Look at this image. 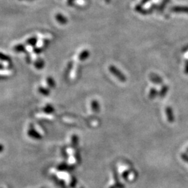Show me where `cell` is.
<instances>
[{
  "label": "cell",
  "mask_w": 188,
  "mask_h": 188,
  "mask_svg": "<svg viewBox=\"0 0 188 188\" xmlns=\"http://www.w3.org/2000/svg\"><path fill=\"white\" fill-rule=\"evenodd\" d=\"M170 11L178 13H188V6H173L170 9Z\"/></svg>",
  "instance_id": "2"
},
{
  "label": "cell",
  "mask_w": 188,
  "mask_h": 188,
  "mask_svg": "<svg viewBox=\"0 0 188 188\" xmlns=\"http://www.w3.org/2000/svg\"><path fill=\"white\" fill-rule=\"evenodd\" d=\"M165 113H166L167 115V121H169V123H174V111H173V109L171 108V107H167L166 109H165Z\"/></svg>",
  "instance_id": "3"
},
{
  "label": "cell",
  "mask_w": 188,
  "mask_h": 188,
  "mask_svg": "<svg viewBox=\"0 0 188 188\" xmlns=\"http://www.w3.org/2000/svg\"><path fill=\"white\" fill-rule=\"evenodd\" d=\"M180 157H181L182 160L185 162H187V163L188 164V154L187 153H182L181 155H180Z\"/></svg>",
  "instance_id": "12"
},
{
  "label": "cell",
  "mask_w": 188,
  "mask_h": 188,
  "mask_svg": "<svg viewBox=\"0 0 188 188\" xmlns=\"http://www.w3.org/2000/svg\"><path fill=\"white\" fill-rule=\"evenodd\" d=\"M105 2H107V3H110V2H111V0H105Z\"/></svg>",
  "instance_id": "17"
},
{
  "label": "cell",
  "mask_w": 188,
  "mask_h": 188,
  "mask_svg": "<svg viewBox=\"0 0 188 188\" xmlns=\"http://www.w3.org/2000/svg\"><path fill=\"white\" fill-rule=\"evenodd\" d=\"M169 91V86H167V85H164L161 88L160 91L159 92V96L160 98H164L166 96L167 92H168Z\"/></svg>",
  "instance_id": "8"
},
{
  "label": "cell",
  "mask_w": 188,
  "mask_h": 188,
  "mask_svg": "<svg viewBox=\"0 0 188 188\" xmlns=\"http://www.w3.org/2000/svg\"><path fill=\"white\" fill-rule=\"evenodd\" d=\"M185 74L188 75V61L185 63Z\"/></svg>",
  "instance_id": "16"
},
{
  "label": "cell",
  "mask_w": 188,
  "mask_h": 188,
  "mask_svg": "<svg viewBox=\"0 0 188 188\" xmlns=\"http://www.w3.org/2000/svg\"><path fill=\"white\" fill-rule=\"evenodd\" d=\"M90 57V52L88 50H84L78 55V59L80 62H85Z\"/></svg>",
  "instance_id": "6"
},
{
  "label": "cell",
  "mask_w": 188,
  "mask_h": 188,
  "mask_svg": "<svg viewBox=\"0 0 188 188\" xmlns=\"http://www.w3.org/2000/svg\"><path fill=\"white\" fill-rule=\"evenodd\" d=\"M157 94H158V92H157V91L156 88H151V90L149 91V99H151V100H153L157 96Z\"/></svg>",
  "instance_id": "9"
},
{
  "label": "cell",
  "mask_w": 188,
  "mask_h": 188,
  "mask_svg": "<svg viewBox=\"0 0 188 188\" xmlns=\"http://www.w3.org/2000/svg\"><path fill=\"white\" fill-rule=\"evenodd\" d=\"M91 110L93 113L95 114H98L100 112V103L98 100H93L91 102Z\"/></svg>",
  "instance_id": "5"
},
{
  "label": "cell",
  "mask_w": 188,
  "mask_h": 188,
  "mask_svg": "<svg viewBox=\"0 0 188 188\" xmlns=\"http://www.w3.org/2000/svg\"><path fill=\"white\" fill-rule=\"evenodd\" d=\"M186 151H187V153H188V147L187 148V149H186Z\"/></svg>",
  "instance_id": "18"
},
{
  "label": "cell",
  "mask_w": 188,
  "mask_h": 188,
  "mask_svg": "<svg viewBox=\"0 0 188 188\" xmlns=\"http://www.w3.org/2000/svg\"><path fill=\"white\" fill-rule=\"evenodd\" d=\"M78 143V137L77 135H73L72 137V144L73 145H77Z\"/></svg>",
  "instance_id": "13"
},
{
  "label": "cell",
  "mask_w": 188,
  "mask_h": 188,
  "mask_svg": "<svg viewBox=\"0 0 188 188\" xmlns=\"http://www.w3.org/2000/svg\"><path fill=\"white\" fill-rule=\"evenodd\" d=\"M76 0H67V4L68 6H73Z\"/></svg>",
  "instance_id": "14"
},
{
  "label": "cell",
  "mask_w": 188,
  "mask_h": 188,
  "mask_svg": "<svg viewBox=\"0 0 188 188\" xmlns=\"http://www.w3.org/2000/svg\"><path fill=\"white\" fill-rule=\"evenodd\" d=\"M109 70H110V72L114 76V77H115L116 79H118L119 81H121V82H126L127 80L126 76L124 75L118 68H116L115 66L110 65V66H109Z\"/></svg>",
  "instance_id": "1"
},
{
  "label": "cell",
  "mask_w": 188,
  "mask_h": 188,
  "mask_svg": "<svg viewBox=\"0 0 188 188\" xmlns=\"http://www.w3.org/2000/svg\"><path fill=\"white\" fill-rule=\"evenodd\" d=\"M55 18L57 20V21L59 22L60 24H66L68 23V18L66 16H63L62 13H57L56 14Z\"/></svg>",
  "instance_id": "7"
},
{
  "label": "cell",
  "mask_w": 188,
  "mask_h": 188,
  "mask_svg": "<svg viewBox=\"0 0 188 188\" xmlns=\"http://www.w3.org/2000/svg\"><path fill=\"white\" fill-rule=\"evenodd\" d=\"M73 62H70L69 63H68V66H67V68H66V74H68V73H69L70 71H71V70H72V68H73Z\"/></svg>",
  "instance_id": "11"
},
{
  "label": "cell",
  "mask_w": 188,
  "mask_h": 188,
  "mask_svg": "<svg viewBox=\"0 0 188 188\" xmlns=\"http://www.w3.org/2000/svg\"><path fill=\"white\" fill-rule=\"evenodd\" d=\"M47 84H48V85H49L50 87H51V88H55V82L52 77H48L47 79Z\"/></svg>",
  "instance_id": "10"
},
{
  "label": "cell",
  "mask_w": 188,
  "mask_h": 188,
  "mask_svg": "<svg viewBox=\"0 0 188 188\" xmlns=\"http://www.w3.org/2000/svg\"><path fill=\"white\" fill-rule=\"evenodd\" d=\"M150 1H151V0H141V2H140V4H139V5H141V6H143V5L146 4V3H148V2H149Z\"/></svg>",
  "instance_id": "15"
},
{
  "label": "cell",
  "mask_w": 188,
  "mask_h": 188,
  "mask_svg": "<svg viewBox=\"0 0 188 188\" xmlns=\"http://www.w3.org/2000/svg\"><path fill=\"white\" fill-rule=\"evenodd\" d=\"M149 79L154 84H156V85H162L163 83V80L158 75L156 74V73H150L149 75Z\"/></svg>",
  "instance_id": "4"
}]
</instances>
